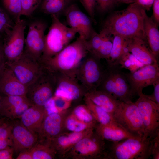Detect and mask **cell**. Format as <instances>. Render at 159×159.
I'll return each mask as SVG.
<instances>
[{
  "instance_id": "7402d4cb",
  "label": "cell",
  "mask_w": 159,
  "mask_h": 159,
  "mask_svg": "<svg viewBox=\"0 0 159 159\" xmlns=\"http://www.w3.org/2000/svg\"><path fill=\"white\" fill-rule=\"evenodd\" d=\"M48 114L45 107L32 105L22 115L20 121L27 129L38 135L43 121Z\"/></svg>"
},
{
  "instance_id": "ab89813d",
  "label": "cell",
  "mask_w": 159,
  "mask_h": 159,
  "mask_svg": "<svg viewBox=\"0 0 159 159\" xmlns=\"http://www.w3.org/2000/svg\"><path fill=\"white\" fill-rule=\"evenodd\" d=\"M152 85L154 87V91L152 94H144V95L159 105V79L155 81Z\"/></svg>"
},
{
  "instance_id": "7c38bea8",
  "label": "cell",
  "mask_w": 159,
  "mask_h": 159,
  "mask_svg": "<svg viewBox=\"0 0 159 159\" xmlns=\"http://www.w3.org/2000/svg\"><path fill=\"white\" fill-rule=\"evenodd\" d=\"M7 64L20 81L27 87L37 78L44 68L41 61L24 52L14 62Z\"/></svg>"
},
{
  "instance_id": "2e32d148",
  "label": "cell",
  "mask_w": 159,
  "mask_h": 159,
  "mask_svg": "<svg viewBox=\"0 0 159 159\" xmlns=\"http://www.w3.org/2000/svg\"><path fill=\"white\" fill-rule=\"evenodd\" d=\"M71 112L66 109L47 115L38 133L39 141H47L64 132L65 120Z\"/></svg>"
},
{
  "instance_id": "4316f807",
  "label": "cell",
  "mask_w": 159,
  "mask_h": 159,
  "mask_svg": "<svg viewBox=\"0 0 159 159\" xmlns=\"http://www.w3.org/2000/svg\"><path fill=\"white\" fill-rule=\"evenodd\" d=\"M129 38L116 35L113 37L112 46L108 59V66H117L119 60L125 54L129 52L128 45Z\"/></svg>"
},
{
  "instance_id": "1f68e13d",
  "label": "cell",
  "mask_w": 159,
  "mask_h": 159,
  "mask_svg": "<svg viewBox=\"0 0 159 159\" xmlns=\"http://www.w3.org/2000/svg\"><path fill=\"white\" fill-rule=\"evenodd\" d=\"M71 112L65 120L64 132H80L89 129H95L92 126L77 119Z\"/></svg>"
},
{
  "instance_id": "ee69618b",
  "label": "cell",
  "mask_w": 159,
  "mask_h": 159,
  "mask_svg": "<svg viewBox=\"0 0 159 159\" xmlns=\"http://www.w3.org/2000/svg\"><path fill=\"white\" fill-rule=\"evenodd\" d=\"M154 0H135L134 2L140 6L145 11H149Z\"/></svg>"
},
{
  "instance_id": "d590c367",
  "label": "cell",
  "mask_w": 159,
  "mask_h": 159,
  "mask_svg": "<svg viewBox=\"0 0 159 159\" xmlns=\"http://www.w3.org/2000/svg\"><path fill=\"white\" fill-rule=\"evenodd\" d=\"M42 0H21V15L31 16L41 4Z\"/></svg>"
},
{
  "instance_id": "7a4b0ae2",
  "label": "cell",
  "mask_w": 159,
  "mask_h": 159,
  "mask_svg": "<svg viewBox=\"0 0 159 159\" xmlns=\"http://www.w3.org/2000/svg\"><path fill=\"white\" fill-rule=\"evenodd\" d=\"M85 41L79 36L54 56L42 61L43 66L52 73L76 77L80 65L88 53Z\"/></svg>"
},
{
  "instance_id": "bcb514c9",
  "label": "cell",
  "mask_w": 159,
  "mask_h": 159,
  "mask_svg": "<svg viewBox=\"0 0 159 159\" xmlns=\"http://www.w3.org/2000/svg\"><path fill=\"white\" fill-rule=\"evenodd\" d=\"M2 38L0 37V71L5 64L3 49Z\"/></svg>"
},
{
  "instance_id": "60d3db41",
  "label": "cell",
  "mask_w": 159,
  "mask_h": 159,
  "mask_svg": "<svg viewBox=\"0 0 159 159\" xmlns=\"http://www.w3.org/2000/svg\"><path fill=\"white\" fill-rule=\"evenodd\" d=\"M153 15L151 16L157 24L159 23V0H154L152 5Z\"/></svg>"
},
{
  "instance_id": "e575fe53",
  "label": "cell",
  "mask_w": 159,
  "mask_h": 159,
  "mask_svg": "<svg viewBox=\"0 0 159 159\" xmlns=\"http://www.w3.org/2000/svg\"><path fill=\"white\" fill-rule=\"evenodd\" d=\"M15 24L8 14L0 7V37L13 28Z\"/></svg>"
},
{
  "instance_id": "5b68a950",
  "label": "cell",
  "mask_w": 159,
  "mask_h": 159,
  "mask_svg": "<svg viewBox=\"0 0 159 159\" xmlns=\"http://www.w3.org/2000/svg\"><path fill=\"white\" fill-rule=\"evenodd\" d=\"M119 66H108L102 82L97 90L106 92L124 102H132L135 96L130 87L125 73Z\"/></svg>"
},
{
  "instance_id": "681fc988",
  "label": "cell",
  "mask_w": 159,
  "mask_h": 159,
  "mask_svg": "<svg viewBox=\"0 0 159 159\" xmlns=\"http://www.w3.org/2000/svg\"><path fill=\"white\" fill-rule=\"evenodd\" d=\"M4 118H0V126L5 122Z\"/></svg>"
},
{
  "instance_id": "6da1fadb",
  "label": "cell",
  "mask_w": 159,
  "mask_h": 159,
  "mask_svg": "<svg viewBox=\"0 0 159 159\" xmlns=\"http://www.w3.org/2000/svg\"><path fill=\"white\" fill-rule=\"evenodd\" d=\"M145 10L134 3L123 10L114 11L105 20L101 31L114 37H136L146 42L144 20Z\"/></svg>"
},
{
  "instance_id": "d4e9b609",
  "label": "cell",
  "mask_w": 159,
  "mask_h": 159,
  "mask_svg": "<svg viewBox=\"0 0 159 159\" xmlns=\"http://www.w3.org/2000/svg\"><path fill=\"white\" fill-rule=\"evenodd\" d=\"M144 30L146 42L150 51L158 60L159 54V31L158 25L145 14Z\"/></svg>"
},
{
  "instance_id": "52a82bcc",
  "label": "cell",
  "mask_w": 159,
  "mask_h": 159,
  "mask_svg": "<svg viewBox=\"0 0 159 159\" xmlns=\"http://www.w3.org/2000/svg\"><path fill=\"white\" fill-rule=\"evenodd\" d=\"M55 88L54 74L44 67L40 74L27 87L26 97L33 105L45 107L53 97Z\"/></svg>"
},
{
  "instance_id": "836d02e7",
  "label": "cell",
  "mask_w": 159,
  "mask_h": 159,
  "mask_svg": "<svg viewBox=\"0 0 159 159\" xmlns=\"http://www.w3.org/2000/svg\"><path fill=\"white\" fill-rule=\"evenodd\" d=\"M4 7L15 19H20L21 16V0H2Z\"/></svg>"
},
{
  "instance_id": "3957f363",
  "label": "cell",
  "mask_w": 159,
  "mask_h": 159,
  "mask_svg": "<svg viewBox=\"0 0 159 159\" xmlns=\"http://www.w3.org/2000/svg\"><path fill=\"white\" fill-rule=\"evenodd\" d=\"M154 138H128L112 142L107 149L105 159H147L152 155Z\"/></svg>"
},
{
  "instance_id": "9c48e42d",
  "label": "cell",
  "mask_w": 159,
  "mask_h": 159,
  "mask_svg": "<svg viewBox=\"0 0 159 159\" xmlns=\"http://www.w3.org/2000/svg\"><path fill=\"white\" fill-rule=\"evenodd\" d=\"M112 116L114 121L125 131L135 137H143V124L135 102H121Z\"/></svg>"
},
{
  "instance_id": "d6a6232c",
  "label": "cell",
  "mask_w": 159,
  "mask_h": 159,
  "mask_svg": "<svg viewBox=\"0 0 159 159\" xmlns=\"http://www.w3.org/2000/svg\"><path fill=\"white\" fill-rule=\"evenodd\" d=\"M121 68H124L130 71H135L144 66L131 53H127L124 54L119 60L118 65Z\"/></svg>"
},
{
  "instance_id": "4dcf8cb0",
  "label": "cell",
  "mask_w": 159,
  "mask_h": 159,
  "mask_svg": "<svg viewBox=\"0 0 159 159\" xmlns=\"http://www.w3.org/2000/svg\"><path fill=\"white\" fill-rule=\"evenodd\" d=\"M71 113L79 120L90 125L95 128L98 124L91 111L86 105L77 106L71 111Z\"/></svg>"
},
{
  "instance_id": "d6986e66",
  "label": "cell",
  "mask_w": 159,
  "mask_h": 159,
  "mask_svg": "<svg viewBox=\"0 0 159 159\" xmlns=\"http://www.w3.org/2000/svg\"><path fill=\"white\" fill-rule=\"evenodd\" d=\"M95 129H89L80 132H64L47 141L56 155L63 158L65 155L79 140L88 135Z\"/></svg>"
},
{
  "instance_id": "277c9868",
  "label": "cell",
  "mask_w": 159,
  "mask_h": 159,
  "mask_svg": "<svg viewBox=\"0 0 159 159\" xmlns=\"http://www.w3.org/2000/svg\"><path fill=\"white\" fill-rule=\"evenodd\" d=\"M52 22L45 35L44 47L41 61L54 56L68 45L75 37L77 32L59 20L58 17L51 15Z\"/></svg>"
},
{
  "instance_id": "484cf974",
  "label": "cell",
  "mask_w": 159,
  "mask_h": 159,
  "mask_svg": "<svg viewBox=\"0 0 159 159\" xmlns=\"http://www.w3.org/2000/svg\"><path fill=\"white\" fill-rule=\"evenodd\" d=\"M95 130L103 139L112 142H119L128 138H138L128 133L118 125H106L98 123Z\"/></svg>"
},
{
  "instance_id": "8d00e7d4",
  "label": "cell",
  "mask_w": 159,
  "mask_h": 159,
  "mask_svg": "<svg viewBox=\"0 0 159 159\" xmlns=\"http://www.w3.org/2000/svg\"><path fill=\"white\" fill-rule=\"evenodd\" d=\"M95 8L101 13L107 12L117 3L116 0H95Z\"/></svg>"
},
{
  "instance_id": "74e56055",
  "label": "cell",
  "mask_w": 159,
  "mask_h": 159,
  "mask_svg": "<svg viewBox=\"0 0 159 159\" xmlns=\"http://www.w3.org/2000/svg\"><path fill=\"white\" fill-rule=\"evenodd\" d=\"M13 121L5 122L0 126V142L12 139L11 130Z\"/></svg>"
},
{
  "instance_id": "cb8c5ba5",
  "label": "cell",
  "mask_w": 159,
  "mask_h": 159,
  "mask_svg": "<svg viewBox=\"0 0 159 159\" xmlns=\"http://www.w3.org/2000/svg\"><path fill=\"white\" fill-rule=\"evenodd\" d=\"M84 97L112 115L122 102L110 94L97 90L87 92Z\"/></svg>"
},
{
  "instance_id": "603a6c76",
  "label": "cell",
  "mask_w": 159,
  "mask_h": 159,
  "mask_svg": "<svg viewBox=\"0 0 159 159\" xmlns=\"http://www.w3.org/2000/svg\"><path fill=\"white\" fill-rule=\"evenodd\" d=\"M129 52L144 65L158 63V60L150 49L146 42L136 37L129 38Z\"/></svg>"
},
{
  "instance_id": "4fadbf2b",
  "label": "cell",
  "mask_w": 159,
  "mask_h": 159,
  "mask_svg": "<svg viewBox=\"0 0 159 159\" xmlns=\"http://www.w3.org/2000/svg\"><path fill=\"white\" fill-rule=\"evenodd\" d=\"M46 24L37 20L29 25L27 36L25 39L23 52L35 59L41 61L44 47L45 32Z\"/></svg>"
},
{
  "instance_id": "30bf717a",
  "label": "cell",
  "mask_w": 159,
  "mask_h": 159,
  "mask_svg": "<svg viewBox=\"0 0 159 159\" xmlns=\"http://www.w3.org/2000/svg\"><path fill=\"white\" fill-rule=\"evenodd\" d=\"M142 122L144 135L142 138H154L159 135V105L145 97L144 94L139 96L135 102Z\"/></svg>"
},
{
  "instance_id": "8fae6325",
  "label": "cell",
  "mask_w": 159,
  "mask_h": 159,
  "mask_svg": "<svg viewBox=\"0 0 159 159\" xmlns=\"http://www.w3.org/2000/svg\"><path fill=\"white\" fill-rule=\"evenodd\" d=\"M100 60L90 54L87 55L77 72V78L87 92L97 90L102 80L105 70L102 69Z\"/></svg>"
},
{
  "instance_id": "e0dca14e",
  "label": "cell",
  "mask_w": 159,
  "mask_h": 159,
  "mask_svg": "<svg viewBox=\"0 0 159 159\" xmlns=\"http://www.w3.org/2000/svg\"><path fill=\"white\" fill-rule=\"evenodd\" d=\"M70 27L74 29L85 40L89 39L94 31L91 19L82 11L77 5L72 3L64 13Z\"/></svg>"
},
{
  "instance_id": "ac0fdd59",
  "label": "cell",
  "mask_w": 159,
  "mask_h": 159,
  "mask_svg": "<svg viewBox=\"0 0 159 159\" xmlns=\"http://www.w3.org/2000/svg\"><path fill=\"white\" fill-rule=\"evenodd\" d=\"M11 137L14 152L18 154L30 149L39 140L37 134L31 131L19 121H13Z\"/></svg>"
},
{
  "instance_id": "44dd1931",
  "label": "cell",
  "mask_w": 159,
  "mask_h": 159,
  "mask_svg": "<svg viewBox=\"0 0 159 159\" xmlns=\"http://www.w3.org/2000/svg\"><path fill=\"white\" fill-rule=\"evenodd\" d=\"M27 87L17 78L10 67L5 64L0 71V92L4 95L26 96Z\"/></svg>"
},
{
  "instance_id": "9a60e30c",
  "label": "cell",
  "mask_w": 159,
  "mask_h": 159,
  "mask_svg": "<svg viewBox=\"0 0 159 159\" xmlns=\"http://www.w3.org/2000/svg\"><path fill=\"white\" fill-rule=\"evenodd\" d=\"M130 87L135 95L143 93V88L152 85L159 79L158 63L144 65L138 70L125 74Z\"/></svg>"
},
{
  "instance_id": "f35d334b",
  "label": "cell",
  "mask_w": 159,
  "mask_h": 159,
  "mask_svg": "<svg viewBox=\"0 0 159 159\" xmlns=\"http://www.w3.org/2000/svg\"><path fill=\"white\" fill-rule=\"evenodd\" d=\"M91 20L95 22V0H80Z\"/></svg>"
},
{
  "instance_id": "f546056e",
  "label": "cell",
  "mask_w": 159,
  "mask_h": 159,
  "mask_svg": "<svg viewBox=\"0 0 159 159\" xmlns=\"http://www.w3.org/2000/svg\"><path fill=\"white\" fill-rule=\"evenodd\" d=\"M33 159H53L56 155L48 143L38 140L30 149Z\"/></svg>"
},
{
  "instance_id": "ba28073f",
  "label": "cell",
  "mask_w": 159,
  "mask_h": 159,
  "mask_svg": "<svg viewBox=\"0 0 159 159\" xmlns=\"http://www.w3.org/2000/svg\"><path fill=\"white\" fill-rule=\"evenodd\" d=\"M24 20L15 21L12 28L7 30L2 38L3 49L5 63L9 64L18 59L23 53L25 45Z\"/></svg>"
},
{
  "instance_id": "8992f818",
  "label": "cell",
  "mask_w": 159,
  "mask_h": 159,
  "mask_svg": "<svg viewBox=\"0 0 159 159\" xmlns=\"http://www.w3.org/2000/svg\"><path fill=\"white\" fill-rule=\"evenodd\" d=\"M107 148L105 140L95 131L83 138L63 158L72 159H105Z\"/></svg>"
},
{
  "instance_id": "f6af8a7d",
  "label": "cell",
  "mask_w": 159,
  "mask_h": 159,
  "mask_svg": "<svg viewBox=\"0 0 159 159\" xmlns=\"http://www.w3.org/2000/svg\"><path fill=\"white\" fill-rule=\"evenodd\" d=\"M16 159H33L30 149L21 152L18 154Z\"/></svg>"
},
{
  "instance_id": "5bb4252c",
  "label": "cell",
  "mask_w": 159,
  "mask_h": 159,
  "mask_svg": "<svg viewBox=\"0 0 159 159\" xmlns=\"http://www.w3.org/2000/svg\"><path fill=\"white\" fill-rule=\"evenodd\" d=\"M53 73L56 80L55 96L71 102L80 100L87 92L76 77L61 73Z\"/></svg>"
},
{
  "instance_id": "b9f144b4",
  "label": "cell",
  "mask_w": 159,
  "mask_h": 159,
  "mask_svg": "<svg viewBox=\"0 0 159 159\" xmlns=\"http://www.w3.org/2000/svg\"><path fill=\"white\" fill-rule=\"evenodd\" d=\"M14 153L13 148L11 147L0 149V159H13Z\"/></svg>"
},
{
  "instance_id": "83f0119b",
  "label": "cell",
  "mask_w": 159,
  "mask_h": 159,
  "mask_svg": "<svg viewBox=\"0 0 159 159\" xmlns=\"http://www.w3.org/2000/svg\"><path fill=\"white\" fill-rule=\"evenodd\" d=\"M73 0H42L41 9L44 13L58 17L72 3Z\"/></svg>"
},
{
  "instance_id": "ffe728a7",
  "label": "cell",
  "mask_w": 159,
  "mask_h": 159,
  "mask_svg": "<svg viewBox=\"0 0 159 159\" xmlns=\"http://www.w3.org/2000/svg\"><path fill=\"white\" fill-rule=\"evenodd\" d=\"M33 105L26 96L4 95L0 115L11 120L20 118L24 112Z\"/></svg>"
},
{
  "instance_id": "c3c4849f",
  "label": "cell",
  "mask_w": 159,
  "mask_h": 159,
  "mask_svg": "<svg viewBox=\"0 0 159 159\" xmlns=\"http://www.w3.org/2000/svg\"><path fill=\"white\" fill-rule=\"evenodd\" d=\"M4 95L0 92V113L1 109L3 98Z\"/></svg>"
},
{
  "instance_id": "7dc6e473",
  "label": "cell",
  "mask_w": 159,
  "mask_h": 159,
  "mask_svg": "<svg viewBox=\"0 0 159 159\" xmlns=\"http://www.w3.org/2000/svg\"><path fill=\"white\" fill-rule=\"evenodd\" d=\"M118 3L125 4H131L134 3L135 0H116Z\"/></svg>"
},
{
  "instance_id": "f1b7e54d",
  "label": "cell",
  "mask_w": 159,
  "mask_h": 159,
  "mask_svg": "<svg viewBox=\"0 0 159 159\" xmlns=\"http://www.w3.org/2000/svg\"><path fill=\"white\" fill-rule=\"evenodd\" d=\"M85 100L86 105L91 111L98 123L106 125H118L114 120L112 115L89 99L85 97Z\"/></svg>"
},
{
  "instance_id": "7bdbcfd3",
  "label": "cell",
  "mask_w": 159,
  "mask_h": 159,
  "mask_svg": "<svg viewBox=\"0 0 159 159\" xmlns=\"http://www.w3.org/2000/svg\"><path fill=\"white\" fill-rule=\"evenodd\" d=\"M152 155L153 159H159V135L154 138Z\"/></svg>"
}]
</instances>
